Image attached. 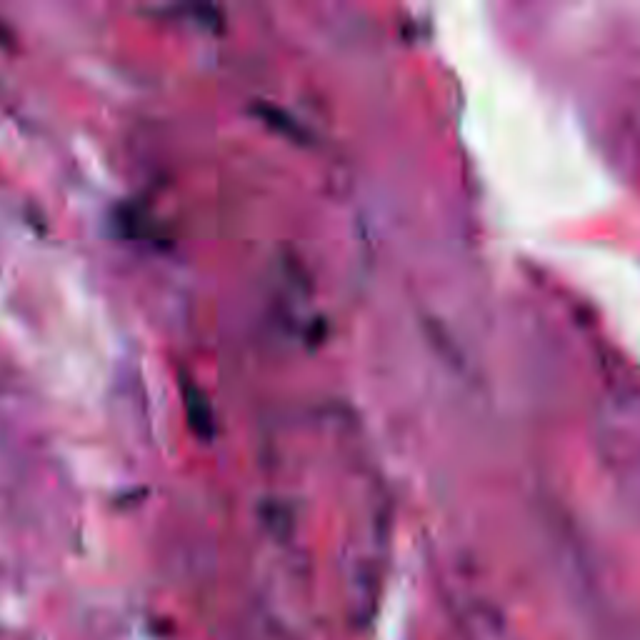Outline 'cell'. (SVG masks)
<instances>
[{
  "label": "cell",
  "instance_id": "obj_1",
  "mask_svg": "<svg viewBox=\"0 0 640 640\" xmlns=\"http://www.w3.org/2000/svg\"><path fill=\"white\" fill-rule=\"evenodd\" d=\"M113 223L118 228V235L125 240H143V243L163 245L165 235L160 230V225L155 223L153 215H148V210L143 205L135 203H123L115 208Z\"/></svg>",
  "mask_w": 640,
  "mask_h": 640
},
{
  "label": "cell",
  "instance_id": "obj_2",
  "mask_svg": "<svg viewBox=\"0 0 640 640\" xmlns=\"http://www.w3.org/2000/svg\"><path fill=\"white\" fill-rule=\"evenodd\" d=\"M183 398H185V413H188L190 428H193L200 438H210V435H213V410H210L208 398L203 395V390L185 383Z\"/></svg>",
  "mask_w": 640,
  "mask_h": 640
},
{
  "label": "cell",
  "instance_id": "obj_3",
  "mask_svg": "<svg viewBox=\"0 0 640 640\" xmlns=\"http://www.w3.org/2000/svg\"><path fill=\"white\" fill-rule=\"evenodd\" d=\"M10 40H13V35H10V30L0 23V45H8Z\"/></svg>",
  "mask_w": 640,
  "mask_h": 640
}]
</instances>
